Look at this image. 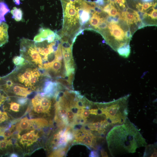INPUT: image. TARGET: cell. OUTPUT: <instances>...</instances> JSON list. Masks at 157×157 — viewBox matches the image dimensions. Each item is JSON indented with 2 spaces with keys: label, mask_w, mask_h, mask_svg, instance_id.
I'll return each instance as SVG.
<instances>
[{
  "label": "cell",
  "mask_w": 157,
  "mask_h": 157,
  "mask_svg": "<svg viewBox=\"0 0 157 157\" xmlns=\"http://www.w3.org/2000/svg\"><path fill=\"white\" fill-rule=\"evenodd\" d=\"M109 150L113 157L133 153L147 143L140 131L128 118L122 124L113 127L106 136Z\"/></svg>",
  "instance_id": "1"
},
{
  "label": "cell",
  "mask_w": 157,
  "mask_h": 157,
  "mask_svg": "<svg viewBox=\"0 0 157 157\" xmlns=\"http://www.w3.org/2000/svg\"><path fill=\"white\" fill-rule=\"evenodd\" d=\"M46 77L48 76L44 70L26 61L3 76L13 83L28 88L33 91L42 90L47 80L45 79Z\"/></svg>",
  "instance_id": "2"
},
{
  "label": "cell",
  "mask_w": 157,
  "mask_h": 157,
  "mask_svg": "<svg viewBox=\"0 0 157 157\" xmlns=\"http://www.w3.org/2000/svg\"><path fill=\"white\" fill-rule=\"evenodd\" d=\"M20 54L26 61L43 69V61L34 40L25 38L21 39Z\"/></svg>",
  "instance_id": "3"
},
{
  "label": "cell",
  "mask_w": 157,
  "mask_h": 157,
  "mask_svg": "<svg viewBox=\"0 0 157 157\" xmlns=\"http://www.w3.org/2000/svg\"><path fill=\"white\" fill-rule=\"evenodd\" d=\"M0 87L7 95L19 97H26L33 92L29 88L14 84L5 79L0 77Z\"/></svg>",
  "instance_id": "4"
},
{
  "label": "cell",
  "mask_w": 157,
  "mask_h": 157,
  "mask_svg": "<svg viewBox=\"0 0 157 157\" xmlns=\"http://www.w3.org/2000/svg\"><path fill=\"white\" fill-rule=\"evenodd\" d=\"M8 26L5 22L0 23V47L8 42Z\"/></svg>",
  "instance_id": "5"
},
{
  "label": "cell",
  "mask_w": 157,
  "mask_h": 157,
  "mask_svg": "<svg viewBox=\"0 0 157 157\" xmlns=\"http://www.w3.org/2000/svg\"><path fill=\"white\" fill-rule=\"evenodd\" d=\"M54 33L50 29L40 28L39 33L34 38L33 40L35 42H39L47 40L48 36Z\"/></svg>",
  "instance_id": "6"
},
{
  "label": "cell",
  "mask_w": 157,
  "mask_h": 157,
  "mask_svg": "<svg viewBox=\"0 0 157 157\" xmlns=\"http://www.w3.org/2000/svg\"><path fill=\"white\" fill-rule=\"evenodd\" d=\"M64 14L65 16L69 19H78L74 18V17H77L79 19V14L77 11L76 10L75 6L73 4L70 6H66Z\"/></svg>",
  "instance_id": "7"
},
{
  "label": "cell",
  "mask_w": 157,
  "mask_h": 157,
  "mask_svg": "<svg viewBox=\"0 0 157 157\" xmlns=\"http://www.w3.org/2000/svg\"><path fill=\"white\" fill-rule=\"evenodd\" d=\"M31 126L35 129H38L47 126L48 122L42 118H36L30 120Z\"/></svg>",
  "instance_id": "8"
},
{
  "label": "cell",
  "mask_w": 157,
  "mask_h": 157,
  "mask_svg": "<svg viewBox=\"0 0 157 157\" xmlns=\"http://www.w3.org/2000/svg\"><path fill=\"white\" fill-rule=\"evenodd\" d=\"M86 134L79 137L77 141L89 146H93V142L95 141V136L91 133H88Z\"/></svg>",
  "instance_id": "9"
},
{
  "label": "cell",
  "mask_w": 157,
  "mask_h": 157,
  "mask_svg": "<svg viewBox=\"0 0 157 157\" xmlns=\"http://www.w3.org/2000/svg\"><path fill=\"white\" fill-rule=\"evenodd\" d=\"M157 143L150 144L146 146L143 157H157Z\"/></svg>",
  "instance_id": "10"
},
{
  "label": "cell",
  "mask_w": 157,
  "mask_h": 157,
  "mask_svg": "<svg viewBox=\"0 0 157 157\" xmlns=\"http://www.w3.org/2000/svg\"><path fill=\"white\" fill-rule=\"evenodd\" d=\"M79 15L80 24L83 25L87 23L90 18V13L82 8H79L77 11Z\"/></svg>",
  "instance_id": "11"
},
{
  "label": "cell",
  "mask_w": 157,
  "mask_h": 157,
  "mask_svg": "<svg viewBox=\"0 0 157 157\" xmlns=\"http://www.w3.org/2000/svg\"><path fill=\"white\" fill-rule=\"evenodd\" d=\"M10 12L7 4L3 2H0V23L6 22L5 15Z\"/></svg>",
  "instance_id": "12"
},
{
  "label": "cell",
  "mask_w": 157,
  "mask_h": 157,
  "mask_svg": "<svg viewBox=\"0 0 157 157\" xmlns=\"http://www.w3.org/2000/svg\"><path fill=\"white\" fill-rule=\"evenodd\" d=\"M31 127L30 120L25 117L22 119L16 127V130L19 132L29 129Z\"/></svg>",
  "instance_id": "13"
},
{
  "label": "cell",
  "mask_w": 157,
  "mask_h": 157,
  "mask_svg": "<svg viewBox=\"0 0 157 157\" xmlns=\"http://www.w3.org/2000/svg\"><path fill=\"white\" fill-rule=\"evenodd\" d=\"M10 13L12 15V18L15 21L19 22L22 20L23 13L21 8L14 7L11 10Z\"/></svg>",
  "instance_id": "14"
},
{
  "label": "cell",
  "mask_w": 157,
  "mask_h": 157,
  "mask_svg": "<svg viewBox=\"0 0 157 157\" xmlns=\"http://www.w3.org/2000/svg\"><path fill=\"white\" fill-rule=\"evenodd\" d=\"M28 135L27 146H28L32 144L34 142H36L39 137L38 133H35L34 130H32L27 133Z\"/></svg>",
  "instance_id": "15"
},
{
  "label": "cell",
  "mask_w": 157,
  "mask_h": 157,
  "mask_svg": "<svg viewBox=\"0 0 157 157\" xmlns=\"http://www.w3.org/2000/svg\"><path fill=\"white\" fill-rule=\"evenodd\" d=\"M100 17L99 13L95 12L92 14V17L90 19V24L92 27L96 29L100 21Z\"/></svg>",
  "instance_id": "16"
},
{
  "label": "cell",
  "mask_w": 157,
  "mask_h": 157,
  "mask_svg": "<svg viewBox=\"0 0 157 157\" xmlns=\"http://www.w3.org/2000/svg\"><path fill=\"white\" fill-rule=\"evenodd\" d=\"M56 109L58 110V114L60 118L64 122L67 123L68 121L67 117V111L65 109L60 107L58 103L56 104Z\"/></svg>",
  "instance_id": "17"
},
{
  "label": "cell",
  "mask_w": 157,
  "mask_h": 157,
  "mask_svg": "<svg viewBox=\"0 0 157 157\" xmlns=\"http://www.w3.org/2000/svg\"><path fill=\"white\" fill-rule=\"evenodd\" d=\"M13 61L16 66H18L23 64L26 60L23 57L20 56L14 57L13 58Z\"/></svg>",
  "instance_id": "18"
},
{
  "label": "cell",
  "mask_w": 157,
  "mask_h": 157,
  "mask_svg": "<svg viewBox=\"0 0 157 157\" xmlns=\"http://www.w3.org/2000/svg\"><path fill=\"white\" fill-rule=\"evenodd\" d=\"M17 102L11 101L8 104L10 106V109L16 112L19 111L20 106H22L17 102Z\"/></svg>",
  "instance_id": "19"
},
{
  "label": "cell",
  "mask_w": 157,
  "mask_h": 157,
  "mask_svg": "<svg viewBox=\"0 0 157 157\" xmlns=\"http://www.w3.org/2000/svg\"><path fill=\"white\" fill-rule=\"evenodd\" d=\"M8 119V116L6 112H2L0 110V123Z\"/></svg>",
  "instance_id": "20"
},
{
  "label": "cell",
  "mask_w": 157,
  "mask_h": 157,
  "mask_svg": "<svg viewBox=\"0 0 157 157\" xmlns=\"http://www.w3.org/2000/svg\"><path fill=\"white\" fill-rule=\"evenodd\" d=\"M67 112L68 121H72L74 117V113L69 109H67Z\"/></svg>",
  "instance_id": "21"
},
{
  "label": "cell",
  "mask_w": 157,
  "mask_h": 157,
  "mask_svg": "<svg viewBox=\"0 0 157 157\" xmlns=\"http://www.w3.org/2000/svg\"><path fill=\"white\" fill-rule=\"evenodd\" d=\"M81 112V115L84 119L88 117L90 114L89 110H87L82 109Z\"/></svg>",
  "instance_id": "22"
},
{
  "label": "cell",
  "mask_w": 157,
  "mask_h": 157,
  "mask_svg": "<svg viewBox=\"0 0 157 157\" xmlns=\"http://www.w3.org/2000/svg\"><path fill=\"white\" fill-rule=\"evenodd\" d=\"M21 138L20 142L23 145L27 144L28 139L27 133H26L23 135Z\"/></svg>",
  "instance_id": "23"
},
{
  "label": "cell",
  "mask_w": 157,
  "mask_h": 157,
  "mask_svg": "<svg viewBox=\"0 0 157 157\" xmlns=\"http://www.w3.org/2000/svg\"><path fill=\"white\" fill-rule=\"evenodd\" d=\"M10 129H6L5 130H4L3 132V134L5 137L7 139L10 137L12 135Z\"/></svg>",
  "instance_id": "24"
},
{
  "label": "cell",
  "mask_w": 157,
  "mask_h": 157,
  "mask_svg": "<svg viewBox=\"0 0 157 157\" xmlns=\"http://www.w3.org/2000/svg\"><path fill=\"white\" fill-rule=\"evenodd\" d=\"M57 81L58 83L67 87L69 86V85L70 84L68 81L61 78L57 79Z\"/></svg>",
  "instance_id": "25"
},
{
  "label": "cell",
  "mask_w": 157,
  "mask_h": 157,
  "mask_svg": "<svg viewBox=\"0 0 157 157\" xmlns=\"http://www.w3.org/2000/svg\"><path fill=\"white\" fill-rule=\"evenodd\" d=\"M9 143V141L5 140L0 142V149L6 148Z\"/></svg>",
  "instance_id": "26"
},
{
  "label": "cell",
  "mask_w": 157,
  "mask_h": 157,
  "mask_svg": "<svg viewBox=\"0 0 157 157\" xmlns=\"http://www.w3.org/2000/svg\"><path fill=\"white\" fill-rule=\"evenodd\" d=\"M90 156L91 157H99V155L98 153L95 151H92L90 154Z\"/></svg>",
  "instance_id": "27"
},
{
  "label": "cell",
  "mask_w": 157,
  "mask_h": 157,
  "mask_svg": "<svg viewBox=\"0 0 157 157\" xmlns=\"http://www.w3.org/2000/svg\"><path fill=\"white\" fill-rule=\"evenodd\" d=\"M101 154L102 157H108V156L107 152L104 151H101Z\"/></svg>",
  "instance_id": "28"
},
{
  "label": "cell",
  "mask_w": 157,
  "mask_h": 157,
  "mask_svg": "<svg viewBox=\"0 0 157 157\" xmlns=\"http://www.w3.org/2000/svg\"><path fill=\"white\" fill-rule=\"evenodd\" d=\"M20 0H13V1L16 5H19L21 3L20 1Z\"/></svg>",
  "instance_id": "29"
},
{
  "label": "cell",
  "mask_w": 157,
  "mask_h": 157,
  "mask_svg": "<svg viewBox=\"0 0 157 157\" xmlns=\"http://www.w3.org/2000/svg\"><path fill=\"white\" fill-rule=\"evenodd\" d=\"M18 156V155L15 153L12 154L10 155V157H17Z\"/></svg>",
  "instance_id": "30"
},
{
  "label": "cell",
  "mask_w": 157,
  "mask_h": 157,
  "mask_svg": "<svg viewBox=\"0 0 157 157\" xmlns=\"http://www.w3.org/2000/svg\"><path fill=\"white\" fill-rule=\"evenodd\" d=\"M145 1H151V0H143Z\"/></svg>",
  "instance_id": "31"
}]
</instances>
